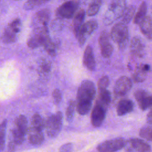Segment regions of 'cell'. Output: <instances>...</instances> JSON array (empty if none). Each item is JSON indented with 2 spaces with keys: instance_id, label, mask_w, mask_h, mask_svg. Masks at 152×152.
Wrapping results in <instances>:
<instances>
[{
  "instance_id": "obj_17",
  "label": "cell",
  "mask_w": 152,
  "mask_h": 152,
  "mask_svg": "<svg viewBox=\"0 0 152 152\" xmlns=\"http://www.w3.org/2000/svg\"><path fill=\"white\" fill-rule=\"evenodd\" d=\"M27 134L28 135V141L33 145H40L44 141L45 137L42 130L38 129L31 126L28 128Z\"/></svg>"
},
{
  "instance_id": "obj_5",
  "label": "cell",
  "mask_w": 152,
  "mask_h": 152,
  "mask_svg": "<svg viewBox=\"0 0 152 152\" xmlns=\"http://www.w3.org/2000/svg\"><path fill=\"white\" fill-rule=\"evenodd\" d=\"M63 123V115L58 111L49 116L45 121L46 132L50 138H55L59 134Z\"/></svg>"
},
{
  "instance_id": "obj_3",
  "label": "cell",
  "mask_w": 152,
  "mask_h": 152,
  "mask_svg": "<svg viewBox=\"0 0 152 152\" xmlns=\"http://www.w3.org/2000/svg\"><path fill=\"white\" fill-rule=\"evenodd\" d=\"M126 0H112L104 13L103 23L105 25H110L115 20L120 18L125 8Z\"/></svg>"
},
{
  "instance_id": "obj_6",
  "label": "cell",
  "mask_w": 152,
  "mask_h": 152,
  "mask_svg": "<svg viewBox=\"0 0 152 152\" xmlns=\"http://www.w3.org/2000/svg\"><path fill=\"white\" fill-rule=\"evenodd\" d=\"M21 21L20 18H15L5 27L2 36V40L5 43H12L16 41L17 34L21 29Z\"/></svg>"
},
{
  "instance_id": "obj_22",
  "label": "cell",
  "mask_w": 152,
  "mask_h": 152,
  "mask_svg": "<svg viewBox=\"0 0 152 152\" xmlns=\"http://www.w3.org/2000/svg\"><path fill=\"white\" fill-rule=\"evenodd\" d=\"M141 32L148 39L151 40L152 37V22L150 15H146L139 23Z\"/></svg>"
},
{
  "instance_id": "obj_23",
  "label": "cell",
  "mask_w": 152,
  "mask_h": 152,
  "mask_svg": "<svg viewBox=\"0 0 152 152\" xmlns=\"http://www.w3.org/2000/svg\"><path fill=\"white\" fill-rule=\"evenodd\" d=\"M86 14V11L84 10L81 9L78 10L73 17L74 18L72 20V28L75 36H76L81 26L84 23Z\"/></svg>"
},
{
  "instance_id": "obj_24",
  "label": "cell",
  "mask_w": 152,
  "mask_h": 152,
  "mask_svg": "<svg viewBox=\"0 0 152 152\" xmlns=\"http://www.w3.org/2000/svg\"><path fill=\"white\" fill-rule=\"evenodd\" d=\"M111 101V95L109 91L107 89L99 91L97 98L96 100V104H99L107 110Z\"/></svg>"
},
{
  "instance_id": "obj_7",
  "label": "cell",
  "mask_w": 152,
  "mask_h": 152,
  "mask_svg": "<svg viewBox=\"0 0 152 152\" xmlns=\"http://www.w3.org/2000/svg\"><path fill=\"white\" fill-rule=\"evenodd\" d=\"M79 5L80 3L77 0L66 1L58 7L56 15L61 19H70L78 11Z\"/></svg>"
},
{
  "instance_id": "obj_15",
  "label": "cell",
  "mask_w": 152,
  "mask_h": 152,
  "mask_svg": "<svg viewBox=\"0 0 152 152\" xmlns=\"http://www.w3.org/2000/svg\"><path fill=\"white\" fill-rule=\"evenodd\" d=\"M130 51L131 55L135 58H143L145 54V48L144 41L138 36H134L130 42Z\"/></svg>"
},
{
  "instance_id": "obj_18",
  "label": "cell",
  "mask_w": 152,
  "mask_h": 152,
  "mask_svg": "<svg viewBox=\"0 0 152 152\" xmlns=\"http://www.w3.org/2000/svg\"><path fill=\"white\" fill-rule=\"evenodd\" d=\"M83 65L89 71H93L96 68V61L92 48L88 45L84 52L83 58Z\"/></svg>"
},
{
  "instance_id": "obj_38",
  "label": "cell",
  "mask_w": 152,
  "mask_h": 152,
  "mask_svg": "<svg viewBox=\"0 0 152 152\" xmlns=\"http://www.w3.org/2000/svg\"><path fill=\"white\" fill-rule=\"evenodd\" d=\"M73 150V144L71 142H68L61 146V147L59 149V152H72Z\"/></svg>"
},
{
  "instance_id": "obj_11",
  "label": "cell",
  "mask_w": 152,
  "mask_h": 152,
  "mask_svg": "<svg viewBox=\"0 0 152 152\" xmlns=\"http://www.w3.org/2000/svg\"><path fill=\"white\" fill-rule=\"evenodd\" d=\"M110 38V34L105 30L102 31L99 37V44L101 55L104 58H109L113 53V48Z\"/></svg>"
},
{
  "instance_id": "obj_26",
  "label": "cell",
  "mask_w": 152,
  "mask_h": 152,
  "mask_svg": "<svg viewBox=\"0 0 152 152\" xmlns=\"http://www.w3.org/2000/svg\"><path fill=\"white\" fill-rule=\"evenodd\" d=\"M147 11V6L145 2H142L140 4L138 11L135 13L134 16V23L135 24H139V23L146 16Z\"/></svg>"
},
{
  "instance_id": "obj_13",
  "label": "cell",
  "mask_w": 152,
  "mask_h": 152,
  "mask_svg": "<svg viewBox=\"0 0 152 152\" xmlns=\"http://www.w3.org/2000/svg\"><path fill=\"white\" fill-rule=\"evenodd\" d=\"M132 86V80L126 76H122L116 81L113 87V91L118 96H124L130 91Z\"/></svg>"
},
{
  "instance_id": "obj_31",
  "label": "cell",
  "mask_w": 152,
  "mask_h": 152,
  "mask_svg": "<svg viewBox=\"0 0 152 152\" xmlns=\"http://www.w3.org/2000/svg\"><path fill=\"white\" fill-rule=\"evenodd\" d=\"M12 141L16 145L21 144L25 139L26 134L15 127L12 129Z\"/></svg>"
},
{
  "instance_id": "obj_41",
  "label": "cell",
  "mask_w": 152,
  "mask_h": 152,
  "mask_svg": "<svg viewBox=\"0 0 152 152\" xmlns=\"http://www.w3.org/2000/svg\"><path fill=\"white\" fill-rule=\"evenodd\" d=\"M50 1V0H45V1L46 2H48V1Z\"/></svg>"
},
{
  "instance_id": "obj_36",
  "label": "cell",
  "mask_w": 152,
  "mask_h": 152,
  "mask_svg": "<svg viewBox=\"0 0 152 152\" xmlns=\"http://www.w3.org/2000/svg\"><path fill=\"white\" fill-rule=\"evenodd\" d=\"M109 78L107 75H103L100 78H99L97 83L99 91L106 90L109 84Z\"/></svg>"
},
{
  "instance_id": "obj_4",
  "label": "cell",
  "mask_w": 152,
  "mask_h": 152,
  "mask_svg": "<svg viewBox=\"0 0 152 152\" xmlns=\"http://www.w3.org/2000/svg\"><path fill=\"white\" fill-rule=\"evenodd\" d=\"M49 37L47 26L34 28L28 37L27 44L30 48H37L43 46Z\"/></svg>"
},
{
  "instance_id": "obj_9",
  "label": "cell",
  "mask_w": 152,
  "mask_h": 152,
  "mask_svg": "<svg viewBox=\"0 0 152 152\" xmlns=\"http://www.w3.org/2000/svg\"><path fill=\"white\" fill-rule=\"evenodd\" d=\"M124 148L126 152H151L150 145L137 138H130L125 141Z\"/></svg>"
},
{
  "instance_id": "obj_30",
  "label": "cell",
  "mask_w": 152,
  "mask_h": 152,
  "mask_svg": "<svg viewBox=\"0 0 152 152\" xmlns=\"http://www.w3.org/2000/svg\"><path fill=\"white\" fill-rule=\"evenodd\" d=\"M31 126L40 130H42L45 128V121L39 113H35L33 115L31 121Z\"/></svg>"
},
{
  "instance_id": "obj_21",
  "label": "cell",
  "mask_w": 152,
  "mask_h": 152,
  "mask_svg": "<svg viewBox=\"0 0 152 152\" xmlns=\"http://www.w3.org/2000/svg\"><path fill=\"white\" fill-rule=\"evenodd\" d=\"M61 42L56 38L49 37L43 45L44 49L51 56H55L59 49Z\"/></svg>"
},
{
  "instance_id": "obj_19",
  "label": "cell",
  "mask_w": 152,
  "mask_h": 152,
  "mask_svg": "<svg viewBox=\"0 0 152 152\" xmlns=\"http://www.w3.org/2000/svg\"><path fill=\"white\" fill-rule=\"evenodd\" d=\"M150 70L148 64H140L135 68L132 75V80L135 83H142L147 77L148 72Z\"/></svg>"
},
{
  "instance_id": "obj_10",
  "label": "cell",
  "mask_w": 152,
  "mask_h": 152,
  "mask_svg": "<svg viewBox=\"0 0 152 152\" xmlns=\"http://www.w3.org/2000/svg\"><path fill=\"white\" fill-rule=\"evenodd\" d=\"M125 141L123 138H116L100 143L96 148L98 152H115L124 148Z\"/></svg>"
},
{
  "instance_id": "obj_33",
  "label": "cell",
  "mask_w": 152,
  "mask_h": 152,
  "mask_svg": "<svg viewBox=\"0 0 152 152\" xmlns=\"http://www.w3.org/2000/svg\"><path fill=\"white\" fill-rule=\"evenodd\" d=\"M7 128V120H4L0 124V152H2L5 144V135Z\"/></svg>"
},
{
  "instance_id": "obj_34",
  "label": "cell",
  "mask_w": 152,
  "mask_h": 152,
  "mask_svg": "<svg viewBox=\"0 0 152 152\" xmlns=\"http://www.w3.org/2000/svg\"><path fill=\"white\" fill-rule=\"evenodd\" d=\"M45 2V0H27L24 4L23 8L26 10H32L38 8Z\"/></svg>"
},
{
  "instance_id": "obj_28",
  "label": "cell",
  "mask_w": 152,
  "mask_h": 152,
  "mask_svg": "<svg viewBox=\"0 0 152 152\" xmlns=\"http://www.w3.org/2000/svg\"><path fill=\"white\" fill-rule=\"evenodd\" d=\"M52 68L51 62L46 59H43L40 61V64L39 65L38 71L40 75L43 77H48L50 73Z\"/></svg>"
},
{
  "instance_id": "obj_32",
  "label": "cell",
  "mask_w": 152,
  "mask_h": 152,
  "mask_svg": "<svg viewBox=\"0 0 152 152\" xmlns=\"http://www.w3.org/2000/svg\"><path fill=\"white\" fill-rule=\"evenodd\" d=\"M75 110V102L73 100H71L68 104V107L66 110V119L68 122H71L73 121L74 117Z\"/></svg>"
},
{
  "instance_id": "obj_1",
  "label": "cell",
  "mask_w": 152,
  "mask_h": 152,
  "mask_svg": "<svg viewBox=\"0 0 152 152\" xmlns=\"http://www.w3.org/2000/svg\"><path fill=\"white\" fill-rule=\"evenodd\" d=\"M96 93L95 85L93 81L86 80L81 83L77 90L75 102V109L78 114L85 115L90 112Z\"/></svg>"
},
{
  "instance_id": "obj_2",
  "label": "cell",
  "mask_w": 152,
  "mask_h": 152,
  "mask_svg": "<svg viewBox=\"0 0 152 152\" xmlns=\"http://www.w3.org/2000/svg\"><path fill=\"white\" fill-rule=\"evenodd\" d=\"M110 37L120 50H125L129 40V30L126 24L119 22L114 25L111 30Z\"/></svg>"
},
{
  "instance_id": "obj_14",
  "label": "cell",
  "mask_w": 152,
  "mask_h": 152,
  "mask_svg": "<svg viewBox=\"0 0 152 152\" xmlns=\"http://www.w3.org/2000/svg\"><path fill=\"white\" fill-rule=\"evenodd\" d=\"M134 97L140 108L142 110H146L151 106V95L147 90L142 89L137 90L134 93Z\"/></svg>"
},
{
  "instance_id": "obj_12",
  "label": "cell",
  "mask_w": 152,
  "mask_h": 152,
  "mask_svg": "<svg viewBox=\"0 0 152 152\" xmlns=\"http://www.w3.org/2000/svg\"><path fill=\"white\" fill-rule=\"evenodd\" d=\"M50 18V11L49 9H43L36 12L33 16L31 22L32 27L36 28L40 27H46L49 22Z\"/></svg>"
},
{
  "instance_id": "obj_40",
  "label": "cell",
  "mask_w": 152,
  "mask_h": 152,
  "mask_svg": "<svg viewBox=\"0 0 152 152\" xmlns=\"http://www.w3.org/2000/svg\"><path fill=\"white\" fill-rule=\"evenodd\" d=\"M147 121L149 125H151V124H152V111H151V110H150L149 111L147 115Z\"/></svg>"
},
{
  "instance_id": "obj_20",
  "label": "cell",
  "mask_w": 152,
  "mask_h": 152,
  "mask_svg": "<svg viewBox=\"0 0 152 152\" xmlns=\"http://www.w3.org/2000/svg\"><path fill=\"white\" fill-rule=\"evenodd\" d=\"M133 102L128 99L121 100L116 106V113L118 116H124L131 112L134 109Z\"/></svg>"
},
{
  "instance_id": "obj_35",
  "label": "cell",
  "mask_w": 152,
  "mask_h": 152,
  "mask_svg": "<svg viewBox=\"0 0 152 152\" xmlns=\"http://www.w3.org/2000/svg\"><path fill=\"white\" fill-rule=\"evenodd\" d=\"M151 126L150 125L148 126H145L142 127L140 131V136L143 139H145L147 141H151L152 140L151 137Z\"/></svg>"
},
{
  "instance_id": "obj_39",
  "label": "cell",
  "mask_w": 152,
  "mask_h": 152,
  "mask_svg": "<svg viewBox=\"0 0 152 152\" xmlns=\"http://www.w3.org/2000/svg\"><path fill=\"white\" fill-rule=\"evenodd\" d=\"M16 144L13 142V141H11L8 145V151L10 152H13L15 150Z\"/></svg>"
},
{
  "instance_id": "obj_27",
  "label": "cell",
  "mask_w": 152,
  "mask_h": 152,
  "mask_svg": "<svg viewBox=\"0 0 152 152\" xmlns=\"http://www.w3.org/2000/svg\"><path fill=\"white\" fill-rule=\"evenodd\" d=\"M15 127L26 134L28 129L27 118L23 115L18 116L15 119Z\"/></svg>"
},
{
  "instance_id": "obj_25",
  "label": "cell",
  "mask_w": 152,
  "mask_h": 152,
  "mask_svg": "<svg viewBox=\"0 0 152 152\" xmlns=\"http://www.w3.org/2000/svg\"><path fill=\"white\" fill-rule=\"evenodd\" d=\"M135 13V7L134 5H130L128 7L126 6L122 16L120 18H121V22L125 24H128L134 18Z\"/></svg>"
},
{
  "instance_id": "obj_8",
  "label": "cell",
  "mask_w": 152,
  "mask_h": 152,
  "mask_svg": "<svg viewBox=\"0 0 152 152\" xmlns=\"http://www.w3.org/2000/svg\"><path fill=\"white\" fill-rule=\"evenodd\" d=\"M97 27L98 23L95 20H91L83 23L75 36L80 46L84 45L87 39Z\"/></svg>"
},
{
  "instance_id": "obj_37",
  "label": "cell",
  "mask_w": 152,
  "mask_h": 152,
  "mask_svg": "<svg viewBox=\"0 0 152 152\" xmlns=\"http://www.w3.org/2000/svg\"><path fill=\"white\" fill-rule=\"evenodd\" d=\"M52 97H53V100L54 103L58 105L61 102L62 99V92L59 89L56 88L53 90L52 93Z\"/></svg>"
},
{
  "instance_id": "obj_42",
  "label": "cell",
  "mask_w": 152,
  "mask_h": 152,
  "mask_svg": "<svg viewBox=\"0 0 152 152\" xmlns=\"http://www.w3.org/2000/svg\"><path fill=\"white\" fill-rule=\"evenodd\" d=\"M15 1H18V0H15Z\"/></svg>"
},
{
  "instance_id": "obj_29",
  "label": "cell",
  "mask_w": 152,
  "mask_h": 152,
  "mask_svg": "<svg viewBox=\"0 0 152 152\" xmlns=\"http://www.w3.org/2000/svg\"><path fill=\"white\" fill-rule=\"evenodd\" d=\"M103 0H92L86 11V14L88 16H93L99 12Z\"/></svg>"
},
{
  "instance_id": "obj_16",
  "label": "cell",
  "mask_w": 152,
  "mask_h": 152,
  "mask_svg": "<svg viewBox=\"0 0 152 152\" xmlns=\"http://www.w3.org/2000/svg\"><path fill=\"white\" fill-rule=\"evenodd\" d=\"M106 111L105 108L95 104L91 113V122L93 126L99 127L102 125L105 119Z\"/></svg>"
}]
</instances>
